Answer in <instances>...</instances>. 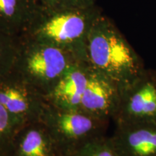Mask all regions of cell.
<instances>
[{
    "label": "cell",
    "mask_w": 156,
    "mask_h": 156,
    "mask_svg": "<svg viewBox=\"0 0 156 156\" xmlns=\"http://www.w3.org/2000/svg\"><path fill=\"white\" fill-rule=\"evenodd\" d=\"M116 126L131 124H156V69H145L119 92L113 117Z\"/></svg>",
    "instance_id": "5"
},
{
    "label": "cell",
    "mask_w": 156,
    "mask_h": 156,
    "mask_svg": "<svg viewBox=\"0 0 156 156\" xmlns=\"http://www.w3.org/2000/svg\"><path fill=\"white\" fill-rule=\"evenodd\" d=\"M41 5L51 9L86 8L96 5V0H38Z\"/></svg>",
    "instance_id": "13"
},
{
    "label": "cell",
    "mask_w": 156,
    "mask_h": 156,
    "mask_svg": "<svg viewBox=\"0 0 156 156\" xmlns=\"http://www.w3.org/2000/svg\"><path fill=\"white\" fill-rule=\"evenodd\" d=\"M40 121L47 129L60 156H69L87 142L106 135L110 122L79 111L58 108L49 103Z\"/></svg>",
    "instance_id": "4"
},
{
    "label": "cell",
    "mask_w": 156,
    "mask_h": 156,
    "mask_svg": "<svg viewBox=\"0 0 156 156\" xmlns=\"http://www.w3.org/2000/svg\"><path fill=\"white\" fill-rule=\"evenodd\" d=\"M39 6L38 0H0V32L22 36Z\"/></svg>",
    "instance_id": "9"
},
{
    "label": "cell",
    "mask_w": 156,
    "mask_h": 156,
    "mask_svg": "<svg viewBox=\"0 0 156 156\" xmlns=\"http://www.w3.org/2000/svg\"><path fill=\"white\" fill-rule=\"evenodd\" d=\"M69 156H120L110 136H100L82 146Z\"/></svg>",
    "instance_id": "12"
},
{
    "label": "cell",
    "mask_w": 156,
    "mask_h": 156,
    "mask_svg": "<svg viewBox=\"0 0 156 156\" xmlns=\"http://www.w3.org/2000/svg\"><path fill=\"white\" fill-rule=\"evenodd\" d=\"M79 61L74 54L64 48L20 36L12 72L46 98L68 70Z\"/></svg>",
    "instance_id": "3"
},
{
    "label": "cell",
    "mask_w": 156,
    "mask_h": 156,
    "mask_svg": "<svg viewBox=\"0 0 156 156\" xmlns=\"http://www.w3.org/2000/svg\"><path fill=\"white\" fill-rule=\"evenodd\" d=\"M47 103L45 95L12 72L0 80V104L23 124L40 121Z\"/></svg>",
    "instance_id": "6"
},
{
    "label": "cell",
    "mask_w": 156,
    "mask_h": 156,
    "mask_svg": "<svg viewBox=\"0 0 156 156\" xmlns=\"http://www.w3.org/2000/svg\"><path fill=\"white\" fill-rule=\"evenodd\" d=\"M19 37L0 32V80L12 72L18 48Z\"/></svg>",
    "instance_id": "11"
},
{
    "label": "cell",
    "mask_w": 156,
    "mask_h": 156,
    "mask_svg": "<svg viewBox=\"0 0 156 156\" xmlns=\"http://www.w3.org/2000/svg\"><path fill=\"white\" fill-rule=\"evenodd\" d=\"M120 156H156V124L116 126L110 136Z\"/></svg>",
    "instance_id": "7"
},
{
    "label": "cell",
    "mask_w": 156,
    "mask_h": 156,
    "mask_svg": "<svg viewBox=\"0 0 156 156\" xmlns=\"http://www.w3.org/2000/svg\"><path fill=\"white\" fill-rule=\"evenodd\" d=\"M87 62L119 90L130 85L145 69L143 62L116 25L102 14L87 37Z\"/></svg>",
    "instance_id": "1"
},
{
    "label": "cell",
    "mask_w": 156,
    "mask_h": 156,
    "mask_svg": "<svg viewBox=\"0 0 156 156\" xmlns=\"http://www.w3.org/2000/svg\"><path fill=\"white\" fill-rule=\"evenodd\" d=\"M102 14L97 5L78 9H51L40 5L21 36L54 45L87 62V37Z\"/></svg>",
    "instance_id": "2"
},
{
    "label": "cell",
    "mask_w": 156,
    "mask_h": 156,
    "mask_svg": "<svg viewBox=\"0 0 156 156\" xmlns=\"http://www.w3.org/2000/svg\"><path fill=\"white\" fill-rule=\"evenodd\" d=\"M23 125L0 104V156H9L15 136Z\"/></svg>",
    "instance_id": "10"
},
{
    "label": "cell",
    "mask_w": 156,
    "mask_h": 156,
    "mask_svg": "<svg viewBox=\"0 0 156 156\" xmlns=\"http://www.w3.org/2000/svg\"><path fill=\"white\" fill-rule=\"evenodd\" d=\"M9 156H60L47 129L41 121L25 124L18 130Z\"/></svg>",
    "instance_id": "8"
}]
</instances>
